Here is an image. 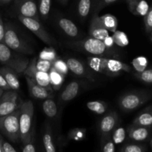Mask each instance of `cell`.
<instances>
[{"label": "cell", "instance_id": "cell-1", "mask_svg": "<svg viewBox=\"0 0 152 152\" xmlns=\"http://www.w3.org/2000/svg\"><path fill=\"white\" fill-rule=\"evenodd\" d=\"M152 98V91L144 90L131 91L123 94L117 100L119 108L123 112L129 113L143 105Z\"/></svg>", "mask_w": 152, "mask_h": 152}, {"label": "cell", "instance_id": "cell-2", "mask_svg": "<svg viewBox=\"0 0 152 152\" xmlns=\"http://www.w3.org/2000/svg\"><path fill=\"white\" fill-rule=\"evenodd\" d=\"M19 114V130L20 141L25 143L31 139L34 134L33 129V120L34 115V106L31 100H26L20 105Z\"/></svg>", "mask_w": 152, "mask_h": 152}, {"label": "cell", "instance_id": "cell-3", "mask_svg": "<svg viewBox=\"0 0 152 152\" xmlns=\"http://www.w3.org/2000/svg\"><path fill=\"white\" fill-rule=\"evenodd\" d=\"M19 114V108L11 114L0 117V132L13 142L20 141Z\"/></svg>", "mask_w": 152, "mask_h": 152}, {"label": "cell", "instance_id": "cell-4", "mask_svg": "<svg viewBox=\"0 0 152 152\" xmlns=\"http://www.w3.org/2000/svg\"><path fill=\"white\" fill-rule=\"evenodd\" d=\"M3 42L10 49L23 54H32V48L19 35L13 25L10 23L4 25V35Z\"/></svg>", "mask_w": 152, "mask_h": 152}, {"label": "cell", "instance_id": "cell-5", "mask_svg": "<svg viewBox=\"0 0 152 152\" xmlns=\"http://www.w3.org/2000/svg\"><path fill=\"white\" fill-rule=\"evenodd\" d=\"M71 48L90 53L93 56H103L110 54V49L105 46L102 40L89 36L82 40L73 42L69 44Z\"/></svg>", "mask_w": 152, "mask_h": 152}, {"label": "cell", "instance_id": "cell-6", "mask_svg": "<svg viewBox=\"0 0 152 152\" xmlns=\"http://www.w3.org/2000/svg\"><path fill=\"white\" fill-rule=\"evenodd\" d=\"M18 19L22 22V25H25L29 31L35 34L43 42L50 46L55 45L56 44V41L55 40V39H53L46 31L42 25L39 22V20L32 19V18L24 17L22 16H18Z\"/></svg>", "mask_w": 152, "mask_h": 152}, {"label": "cell", "instance_id": "cell-7", "mask_svg": "<svg viewBox=\"0 0 152 152\" xmlns=\"http://www.w3.org/2000/svg\"><path fill=\"white\" fill-rule=\"evenodd\" d=\"M19 95L16 91L7 90L4 91L0 97V117L10 114L20 108Z\"/></svg>", "mask_w": 152, "mask_h": 152}, {"label": "cell", "instance_id": "cell-8", "mask_svg": "<svg viewBox=\"0 0 152 152\" xmlns=\"http://www.w3.org/2000/svg\"><path fill=\"white\" fill-rule=\"evenodd\" d=\"M37 58L35 57L30 61L28 67L25 69L24 72L25 77H31L34 79L38 84L43 86L45 88L53 90L51 87V85L50 83V77H49L48 72H43V71H39L37 68Z\"/></svg>", "mask_w": 152, "mask_h": 152}, {"label": "cell", "instance_id": "cell-9", "mask_svg": "<svg viewBox=\"0 0 152 152\" xmlns=\"http://www.w3.org/2000/svg\"><path fill=\"white\" fill-rule=\"evenodd\" d=\"M119 125V115L115 111H111L101 118L98 125V131L101 137L111 135L113 131Z\"/></svg>", "mask_w": 152, "mask_h": 152}, {"label": "cell", "instance_id": "cell-10", "mask_svg": "<svg viewBox=\"0 0 152 152\" xmlns=\"http://www.w3.org/2000/svg\"><path fill=\"white\" fill-rule=\"evenodd\" d=\"M14 4L18 16L39 20L38 6L35 0H15Z\"/></svg>", "mask_w": 152, "mask_h": 152}, {"label": "cell", "instance_id": "cell-11", "mask_svg": "<svg viewBox=\"0 0 152 152\" xmlns=\"http://www.w3.org/2000/svg\"><path fill=\"white\" fill-rule=\"evenodd\" d=\"M66 63L69 71L75 75L86 78L91 82L96 81L95 76L91 71V68L87 67L83 62L74 57H70L66 59Z\"/></svg>", "mask_w": 152, "mask_h": 152}, {"label": "cell", "instance_id": "cell-12", "mask_svg": "<svg viewBox=\"0 0 152 152\" xmlns=\"http://www.w3.org/2000/svg\"><path fill=\"white\" fill-rule=\"evenodd\" d=\"M152 127L137 126L132 124L128 127L126 134L129 140L135 142H145L148 140L151 136Z\"/></svg>", "mask_w": 152, "mask_h": 152}, {"label": "cell", "instance_id": "cell-13", "mask_svg": "<svg viewBox=\"0 0 152 152\" xmlns=\"http://www.w3.org/2000/svg\"><path fill=\"white\" fill-rule=\"evenodd\" d=\"M27 84H28V91L32 97L37 99H46L48 98H53V90L45 88L40 86L34 79L31 77H25Z\"/></svg>", "mask_w": 152, "mask_h": 152}, {"label": "cell", "instance_id": "cell-14", "mask_svg": "<svg viewBox=\"0 0 152 152\" xmlns=\"http://www.w3.org/2000/svg\"><path fill=\"white\" fill-rule=\"evenodd\" d=\"M83 82L78 81V80H74L68 83L60 94L59 102L61 104H65L73 100L80 94V91L83 88Z\"/></svg>", "mask_w": 152, "mask_h": 152}, {"label": "cell", "instance_id": "cell-15", "mask_svg": "<svg viewBox=\"0 0 152 152\" xmlns=\"http://www.w3.org/2000/svg\"><path fill=\"white\" fill-rule=\"evenodd\" d=\"M89 36L99 40H104L109 36V31L103 26L97 13H94L89 26Z\"/></svg>", "mask_w": 152, "mask_h": 152}, {"label": "cell", "instance_id": "cell-16", "mask_svg": "<svg viewBox=\"0 0 152 152\" xmlns=\"http://www.w3.org/2000/svg\"><path fill=\"white\" fill-rule=\"evenodd\" d=\"M107 76L111 77H117L122 72H131L132 68L128 64L115 59H106Z\"/></svg>", "mask_w": 152, "mask_h": 152}, {"label": "cell", "instance_id": "cell-17", "mask_svg": "<svg viewBox=\"0 0 152 152\" xmlns=\"http://www.w3.org/2000/svg\"><path fill=\"white\" fill-rule=\"evenodd\" d=\"M56 24L59 29L68 37L71 38H77L79 37L78 28L70 19L65 17H59L56 19Z\"/></svg>", "mask_w": 152, "mask_h": 152}, {"label": "cell", "instance_id": "cell-18", "mask_svg": "<svg viewBox=\"0 0 152 152\" xmlns=\"http://www.w3.org/2000/svg\"><path fill=\"white\" fill-rule=\"evenodd\" d=\"M30 61L28 58L24 57V56H16L13 54L10 60L7 62L5 66L9 67L11 69H13L18 75L19 74H23L25 69L28 67Z\"/></svg>", "mask_w": 152, "mask_h": 152}, {"label": "cell", "instance_id": "cell-19", "mask_svg": "<svg viewBox=\"0 0 152 152\" xmlns=\"http://www.w3.org/2000/svg\"><path fill=\"white\" fill-rule=\"evenodd\" d=\"M0 74L5 79L11 90L18 91L20 88L19 76L13 69L7 66L2 67L0 68Z\"/></svg>", "mask_w": 152, "mask_h": 152}, {"label": "cell", "instance_id": "cell-20", "mask_svg": "<svg viewBox=\"0 0 152 152\" xmlns=\"http://www.w3.org/2000/svg\"><path fill=\"white\" fill-rule=\"evenodd\" d=\"M106 59L102 56H89L87 59L88 66L94 71L107 76Z\"/></svg>", "mask_w": 152, "mask_h": 152}, {"label": "cell", "instance_id": "cell-21", "mask_svg": "<svg viewBox=\"0 0 152 152\" xmlns=\"http://www.w3.org/2000/svg\"><path fill=\"white\" fill-rule=\"evenodd\" d=\"M132 124L137 126L152 127V104L140 111L137 115Z\"/></svg>", "mask_w": 152, "mask_h": 152}, {"label": "cell", "instance_id": "cell-22", "mask_svg": "<svg viewBox=\"0 0 152 152\" xmlns=\"http://www.w3.org/2000/svg\"><path fill=\"white\" fill-rule=\"evenodd\" d=\"M42 143L45 152H56L53 131L48 123L45 125L42 134Z\"/></svg>", "mask_w": 152, "mask_h": 152}, {"label": "cell", "instance_id": "cell-23", "mask_svg": "<svg viewBox=\"0 0 152 152\" xmlns=\"http://www.w3.org/2000/svg\"><path fill=\"white\" fill-rule=\"evenodd\" d=\"M127 3L131 13L136 16H144L149 9L148 3L144 0H127Z\"/></svg>", "mask_w": 152, "mask_h": 152}, {"label": "cell", "instance_id": "cell-24", "mask_svg": "<svg viewBox=\"0 0 152 152\" xmlns=\"http://www.w3.org/2000/svg\"><path fill=\"white\" fill-rule=\"evenodd\" d=\"M99 17L103 26L109 32L114 33L117 31L118 28V20L115 16L111 13H106Z\"/></svg>", "mask_w": 152, "mask_h": 152}, {"label": "cell", "instance_id": "cell-25", "mask_svg": "<svg viewBox=\"0 0 152 152\" xmlns=\"http://www.w3.org/2000/svg\"><path fill=\"white\" fill-rule=\"evenodd\" d=\"M49 77H50V83L51 87L53 90H58L63 84L65 81V76L62 73L56 71L53 67L49 71Z\"/></svg>", "mask_w": 152, "mask_h": 152}, {"label": "cell", "instance_id": "cell-26", "mask_svg": "<svg viewBox=\"0 0 152 152\" xmlns=\"http://www.w3.org/2000/svg\"><path fill=\"white\" fill-rule=\"evenodd\" d=\"M42 110L45 114L49 118H54L57 115V105L53 98H48L44 99L42 103Z\"/></svg>", "mask_w": 152, "mask_h": 152}, {"label": "cell", "instance_id": "cell-27", "mask_svg": "<svg viewBox=\"0 0 152 152\" xmlns=\"http://www.w3.org/2000/svg\"><path fill=\"white\" fill-rule=\"evenodd\" d=\"M86 106L91 111L96 114H102L108 110V105L105 102L101 100H93L88 102Z\"/></svg>", "mask_w": 152, "mask_h": 152}, {"label": "cell", "instance_id": "cell-28", "mask_svg": "<svg viewBox=\"0 0 152 152\" xmlns=\"http://www.w3.org/2000/svg\"><path fill=\"white\" fill-rule=\"evenodd\" d=\"M50 7H51V0H39V16L42 19L46 20L48 18Z\"/></svg>", "mask_w": 152, "mask_h": 152}, {"label": "cell", "instance_id": "cell-29", "mask_svg": "<svg viewBox=\"0 0 152 152\" xmlns=\"http://www.w3.org/2000/svg\"><path fill=\"white\" fill-rule=\"evenodd\" d=\"M91 8V0H79L77 12L81 19H85L88 16Z\"/></svg>", "mask_w": 152, "mask_h": 152}, {"label": "cell", "instance_id": "cell-30", "mask_svg": "<svg viewBox=\"0 0 152 152\" xmlns=\"http://www.w3.org/2000/svg\"><path fill=\"white\" fill-rule=\"evenodd\" d=\"M112 38L114 44L120 47H126L129 44V39L127 34L123 31H116L113 33Z\"/></svg>", "mask_w": 152, "mask_h": 152}, {"label": "cell", "instance_id": "cell-31", "mask_svg": "<svg viewBox=\"0 0 152 152\" xmlns=\"http://www.w3.org/2000/svg\"><path fill=\"white\" fill-rule=\"evenodd\" d=\"M101 152H115V144L111 135L100 138Z\"/></svg>", "mask_w": 152, "mask_h": 152}, {"label": "cell", "instance_id": "cell-32", "mask_svg": "<svg viewBox=\"0 0 152 152\" xmlns=\"http://www.w3.org/2000/svg\"><path fill=\"white\" fill-rule=\"evenodd\" d=\"M146 146L142 144L133 142L126 143L120 149V152H146Z\"/></svg>", "mask_w": 152, "mask_h": 152}, {"label": "cell", "instance_id": "cell-33", "mask_svg": "<svg viewBox=\"0 0 152 152\" xmlns=\"http://www.w3.org/2000/svg\"><path fill=\"white\" fill-rule=\"evenodd\" d=\"M126 137V131L124 128L117 126L111 133V138L114 144H120L125 140Z\"/></svg>", "mask_w": 152, "mask_h": 152}, {"label": "cell", "instance_id": "cell-34", "mask_svg": "<svg viewBox=\"0 0 152 152\" xmlns=\"http://www.w3.org/2000/svg\"><path fill=\"white\" fill-rule=\"evenodd\" d=\"M56 52L53 48H45L39 54V59L50 61L53 62L57 59Z\"/></svg>", "mask_w": 152, "mask_h": 152}, {"label": "cell", "instance_id": "cell-35", "mask_svg": "<svg viewBox=\"0 0 152 152\" xmlns=\"http://www.w3.org/2000/svg\"><path fill=\"white\" fill-rule=\"evenodd\" d=\"M132 65L136 72H142L148 66V59L145 56H138L132 60Z\"/></svg>", "mask_w": 152, "mask_h": 152}, {"label": "cell", "instance_id": "cell-36", "mask_svg": "<svg viewBox=\"0 0 152 152\" xmlns=\"http://www.w3.org/2000/svg\"><path fill=\"white\" fill-rule=\"evenodd\" d=\"M134 77L142 83L152 85V68H146L142 72H136Z\"/></svg>", "mask_w": 152, "mask_h": 152}, {"label": "cell", "instance_id": "cell-37", "mask_svg": "<svg viewBox=\"0 0 152 152\" xmlns=\"http://www.w3.org/2000/svg\"><path fill=\"white\" fill-rule=\"evenodd\" d=\"M12 56L13 53L11 50L4 42L0 43V62L6 65Z\"/></svg>", "mask_w": 152, "mask_h": 152}, {"label": "cell", "instance_id": "cell-38", "mask_svg": "<svg viewBox=\"0 0 152 152\" xmlns=\"http://www.w3.org/2000/svg\"><path fill=\"white\" fill-rule=\"evenodd\" d=\"M52 67H53V68H55L57 71L62 73L64 75H66V74H68V71H69L66 62H65V61L62 60V59H59V58H57L56 60L53 61V66Z\"/></svg>", "mask_w": 152, "mask_h": 152}, {"label": "cell", "instance_id": "cell-39", "mask_svg": "<svg viewBox=\"0 0 152 152\" xmlns=\"http://www.w3.org/2000/svg\"><path fill=\"white\" fill-rule=\"evenodd\" d=\"M36 65H37V68L39 71H43V72H49L53 66V62L37 58Z\"/></svg>", "mask_w": 152, "mask_h": 152}, {"label": "cell", "instance_id": "cell-40", "mask_svg": "<svg viewBox=\"0 0 152 152\" xmlns=\"http://www.w3.org/2000/svg\"><path fill=\"white\" fill-rule=\"evenodd\" d=\"M117 1H118V0H96L93 8L94 13H97L102 8L109 5V4L116 2Z\"/></svg>", "mask_w": 152, "mask_h": 152}, {"label": "cell", "instance_id": "cell-41", "mask_svg": "<svg viewBox=\"0 0 152 152\" xmlns=\"http://www.w3.org/2000/svg\"><path fill=\"white\" fill-rule=\"evenodd\" d=\"M144 25L145 32L147 34H151L152 31V6L149 7L146 14L144 16Z\"/></svg>", "mask_w": 152, "mask_h": 152}, {"label": "cell", "instance_id": "cell-42", "mask_svg": "<svg viewBox=\"0 0 152 152\" xmlns=\"http://www.w3.org/2000/svg\"><path fill=\"white\" fill-rule=\"evenodd\" d=\"M23 144L22 152H36V145H35V136L34 134L32 135L31 139L25 142Z\"/></svg>", "mask_w": 152, "mask_h": 152}, {"label": "cell", "instance_id": "cell-43", "mask_svg": "<svg viewBox=\"0 0 152 152\" xmlns=\"http://www.w3.org/2000/svg\"><path fill=\"white\" fill-rule=\"evenodd\" d=\"M85 136H86V131L84 129H77L70 132L68 137L70 140H82L84 139Z\"/></svg>", "mask_w": 152, "mask_h": 152}, {"label": "cell", "instance_id": "cell-44", "mask_svg": "<svg viewBox=\"0 0 152 152\" xmlns=\"http://www.w3.org/2000/svg\"><path fill=\"white\" fill-rule=\"evenodd\" d=\"M2 147L4 152H17L16 150L13 148V145H12L11 144L9 143L8 142H6V141L4 140H3L2 142Z\"/></svg>", "mask_w": 152, "mask_h": 152}, {"label": "cell", "instance_id": "cell-45", "mask_svg": "<svg viewBox=\"0 0 152 152\" xmlns=\"http://www.w3.org/2000/svg\"><path fill=\"white\" fill-rule=\"evenodd\" d=\"M0 88H1V89H3L4 91L11 90L10 88L9 87L7 83L6 82L5 79L4 78V77H3L1 74H0Z\"/></svg>", "mask_w": 152, "mask_h": 152}, {"label": "cell", "instance_id": "cell-46", "mask_svg": "<svg viewBox=\"0 0 152 152\" xmlns=\"http://www.w3.org/2000/svg\"><path fill=\"white\" fill-rule=\"evenodd\" d=\"M102 41H103L104 44L105 45V46H106L108 49H111L114 45V39H113V38H112V36L111 37V36L109 35L108 37H107L105 39L102 40Z\"/></svg>", "mask_w": 152, "mask_h": 152}, {"label": "cell", "instance_id": "cell-47", "mask_svg": "<svg viewBox=\"0 0 152 152\" xmlns=\"http://www.w3.org/2000/svg\"><path fill=\"white\" fill-rule=\"evenodd\" d=\"M4 25L3 22L2 18L0 14V43L3 42L4 41Z\"/></svg>", "mask_w": 152, "mask_h": 152}, {"label": "cell", "instance_id": "cell-48", "mask_svg": "<svg viewBox=\"0 0 152 152\" xmlns=\"http://www.w3.org/2000/svg\"><path fill=\"white\" fill-rule=\"evenodd\" d=\"M3 138L1 137V135L0 134V152H4V149H3V147H2V142H3Z\"/></svg>", "mask_w": 152, "mask_h": 152}, {"label": "cell", "instance_id": "cell-49", "mask_svg": "<svg viewBox=\"0 0 152 152\" xmlns=\"http://www.w3.org/2000/svg\"><path fill=\"white\" fill-rule=\"evenodd\" d=\"M11 0H0V3L1 4H7L9 3Z\"/></svg>", "mask_w": 152, "mask_h": 152}, {"label": "cell", "instance_id": "cell-50", "mask_svg": "<svg viewBox=\"0 0 152 152\" xmlns=\"http://www.w3.org/2000/svg\"><path fill=\"white\" fill-rule=\"evenodd\" d=\"M58 1H59L62 4H66L67 3H68V0H58Z\"/></svg>", "mask_w": 152, "mask_h": 152}, {"label": "cell", "instance_id": "cell-51", "mask_svg": "<svg viewBox=\"0 0 152 152\" xmlns=\"http://www.w3.org/2000/svg\"><path fill=\"white\" fill-rule=\"evenodd\" d=\"M4 91L3 90V89H1V88H0V97H1V95H2V94L4 93Z\"/></svg>", "mask_w": 152, "mask_h": 152}, {"label": "cell", "instance_id": "cell-52", "mask_svg": "<svg viewBox=\"0 0 152 152\" xmlns=\"http://www.w3.org/2000/svg\"><path fill=\"white\" fill-rule=\"evenodd\" d=\"M150 144H151V148L152 150V135H151V140H150Z\"/></svg>", "mask_w": 152, "mask_h": 152}, {"label": "cell", "instance_id": "cell-53", "mask_svg": "<svg viewBox=\"0 0 152 152\" xmlns=\"http://www.w3.org/2000/svg\"><path fill=\"white\" fill-rule=\"evenodd\" d=\"M59 152H63V151H62V147H60V148H59Z\"/></svg>", "mask_w": 152, "mask_h": 152}, {"label": "cell", "instance_id": "cell-54", "mask_svg": "<svg viewBox=\"0 0 152 152\" xmlns=\"http://www.w3.org/2000/svg\"><path fill=\"white\" fill-rule=\"evenodd\" d=\"M150 39H151V41L152 42V34H151V37H150Z\"/></svg>", "mask_w": 152, "mask_h": 152}, {"label": "cell", "instance_id": "cell-55", "mask_svg": "<svg viewBox=\"0 0 152 152\" xmlns=\"http://www.w3.org/2000/svg\"><path fill=\"white\" fill-rule=\"evenodd\" d=\"M152 34V31H151V34Z\"/></svg>", "mask_w": 152, "mask_h": 152}, {"label": "cell", "instance_id": "cell-56", "mask_svg": "<svg viewBox=\"0 0 152 152\" xmlns=\"http://www.w3.org/2000/svg\"><path fill=\"white\" fill-rule=\"evenodd\" d=\"M42 152H45V151H42Z\"/></svg>", "mask_w": 152, "mask_h": 152}]
</instances>
